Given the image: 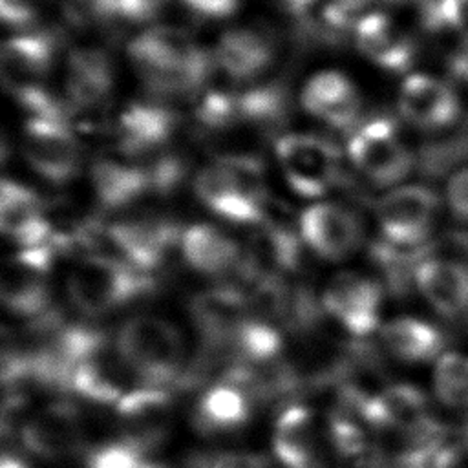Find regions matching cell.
Instances as JSON below:
<instances>
[{
    "mask_svg": "<svg viewBox=\"0 0 468 468\" xmlns=\"http://www.w3.org/2000/svg\"><path fill=\"white\" fill-rule=\"evenodd\" d=\"M128 55L146 86L166 97L196 95L212 77L216 60L188 33L174 26H154L137 35Z\"/></svg>",
    "mask_w": 468,
    "mask_h": 468,
    "instance_id": "1",
    "label": "cell"
},
{
    "mask_svg": "<svg viewBox=\"0 0 468 468\" xmlns=\"http://www.w3.org/2000/svg\"><path fill=\"white\" fill-rule=\"evenodd\" d=\"M115 347L143 384L165 388L186 371L183 335L163 316L146 313L128 318L115 336Z\"/></svg>",
    "mask_w": 468,
    "mask_h": 468,
    "instance_id": "2",
    "label": "cell"
},
{
    "mask_svg": "<svg viewBox=\"0 0 468 468\" xmlns=\"http://www.w3.org/2000/svg\"><path fill=\"white\" fill-rule=\"evenodd\" d=\"M154 287L150 274L133 269L122 260L91 252L82 256L68 274L66 292L73 307L88 316L106 314Z\"/></svg>",
    "mask_w": 468,
    "mask_h": 468,
    "instance_id": "3",
    "label": "cell"
},
{
    "mask_svg": "<svg viewBox=\"0 0 468 468\" xmlns=\"http://www.w3.org/2000/svg\"><path fill=\"white\" fill-rule=\"evenodd\" d=\"M355 168L377 186L402 181L413 168V155L402 143L393 119L378 115L358 124L347 141Z\"/></svg>",
    "mask_w": 468,
    "mask_h": 468,
    "instance_id": "4",
    "label": "cell"
},
{
    "mask_svg": "<svg viewBox=\"0 0 468 468\" xmlns=\"http://www.w3.org/2000/svg\"><path fill=\"white\" fill-rule=\"evenodd\" d=\"M274 152L285 181L298 196H322L340 179L338 148L322 135H280L274 143Z\"/></svg>",
    "mask_w": 468,
    "mask_h": 468,
    "instance_id": "5",
    "label": "cell"
},
{
    "mask_svg": "<svg viewBox=\"0 0 468 468\" xmlns=\"http://www.w3.org/2000/svg\"><path fill=\"white\" fill-rule=\"evenodd\" d=\"M441 210L437 194L422 185H404L386 192L375 208L380 238L399 247H424Z\"/></svg>",
    "mask_w": 468,
    "mask_h": 468,
    "instance_id": "6",
    "label": "cell"
},
{
    "mask_svg": "<svg viewBox=\"0 0 468 468\" xmlns=\"http://www.w3.org/2000/svg\"><path fill=\"white\" fill-rule=\"evenodd\" d=\"M57 249L49 245L20 249L4 261L0 274L2 302L15 316L38 320L46 316L51 302L48 272Z\"/></svg>",
    "mask_w": 468,
    "mask_h": 468,
    "instance_id": "7",
    "label": "cell"
},
{
    "mask_svg": "<svg viewBox=\"0 0 468 468\" xmlns=\"http://www.w3.org/2000/svg\"><path fill=\"white\" fill-rule=\"evenodd\" d=\"M272 448L285 468H340L329 430L307 406L292 404L280 413Z\"/></svg>",
    "mask_w": 468,
    "mask_h": 468,
    "instance_id": "8",
    "label": "cell"
},
{
    "mask_svg": "<svg viewBox=\"0 0 468 468\" xmlns=\"http://www.w3.org/2000/svg\"><path fill=\"white\" fill-rule=\"evenodd\" d=\"M382 298L377 280L355 271H340L324 285L320 303L338 325L364 340L380 325Z\"/></svg>",
    "mask_w": 468,
    "mask_h": 468,
    "instance_id": "9",
    "label": "cell"
},
{
    "mask_svg": "<svg viewBox=\"0 0 468 468\" xmlns=\"http://www.w3.org/2000/svg\"><path fill=\"white\" fill-rule=\"evenodd\" d=\"M22 154L27 165L46 181L64 185L80 166V150L64 121L29 117L22 132Z\"/></svg>",
    "mask_w": 468,
    "mask_h": 468,
    "instance_id": "10",
    "label": "cell"
},
{
    "mask_svg": "<svg viewBox=\"0 0 468 468\" xmlns=\"http://www.w3.org/2000/svg\"><path fill=\"white\" fill-rule=\"evenodd\" d=\"M20 441L29 453L46 461L73 455L84 441L80 410L68 400H55L38 408L22 422Z\"/></svg>",
    "mask_w": 468,
    "mask_h": 468,
    "instance_id": "11",
    "label": "cell"
},
{
    "mask_svg": "<svg viewBox=\"0 0 468 468\" xmlns=\"http://www.w3.org/2000/svg\"><path fill=\"white\" fill-rule=\"evenodd\" d=\"M300 234L313 252L340 261L351 256L364 239L360 218L338 203H314L300 216Z\"/></svg>",
    "mask_w": 468,
    "mask_h": 468,
    "instance_id": "12",
    "label": "cell"
},
{
    "mask_svg": "<svg viewBox=\"0 0 468 468\" xmlns=\"http://www.w3.org/2000/svg\"><path fill=\"white\" fill-rule=\"evenodd\" d=\"M190 320L208 347H227L250 318L249 294L232 285L197 292L190 302Z\"/></svg>",
    "mask_w": 468,
    "mask_h": 468,
    "instance_id": "13",
    "label": "cell"
},
{
    "mask_svg": "<svg viewBox=\"0 0 468 468\" xmlns=\"http://www.w3.org/2000/svg\"><path fill=\"white\" fill-rule=\"evenodd\" d=\"M115 413L122 437L157 450L170 430L174 399L166 388L141 384L115 404Z\"/></svg>",
    "mask_w": 468,
    "mask_h": 468,
    "instance_id": "14",
    "label": "cell"
},
{
    "mask_svg": "<svg viewBox=\"0 0 468 468\" xmlns=\"http://www.w3.org/2000/svg\"><path fill=\"white\" fill-rule=\"evenodd\" d=\"M399 110L413 126L437 132L457 121L461 102L453 88L444 80L424 73H411L400 86Z\"/></svg>",
    "mask_w": 468,
    "mask_h": 468,
    "instance_id": "15",
    "label": "cell"
},
{
    "mask_svg": "<svg viewBox=\"0 0 468 468\" xmlns=\"http://www.w3.org/2000/svg\"><path fill=\"white\" fill-rule=\"evenodd\" d=\"M2 232L20 249H35L53 241V229L44 201L26 185L4 179L0 196Z\"/></svg>",
    "mask_w": 468,
    "mask_h": 468,
    "instance_id": "16",
    "label": "cell"
},
{
    "mask_svg": "<svg viewBox=\"0 0 468 468\" xmlns=\"http://www.w3.org/2000/svg\"><path fill=\"white\" fill-rule=\"evenodd\" d=\"M53 53L55 40L48 33H22L5 40L0 57L2 79L15 99L44 88Z\"/></svg>",
    "mask_w": 468,
    "mask_h": 468,
    "instance_id": "17",
    "label": "cell"
},
{
    "mask_svg": "<svg viewBox=\"0 0 468 468\" xmlns=\"http://www.w3.org/2000/svg\"><path fill=\"white\" fill-rule=\"evenodd\" d=\"M415 289L442 316L468 314V261L450 256H428L415 271Z\"/></svg>",
    "mask_w": 468,
    "mask_h": 468,
    "instance_id": "18",
    "label": "cell"
},
{
    "mask_svg": "<svg viewBox=\"0 0 468 468\" xmlns=\"http://www.w3.org/2000/svg\"><path fill=\"white\" fill-rule=\"evenodd\" d=\"M355 40L369 60L388 71H404L415 57L411 33L382 11L366 13L356 20Z\"/></svg>",
    "mask_w": 468,
    "mask_h": 468,
    "instance_id": "19",
    "label": "cell"
},
{
    "mask_svg": "<svg viewBox=\"0 0 468 468\" xmlns=\"http://www.w3.org/2000/svg\"><path fill=\"white\" fill-rule=\"evenodd\" d=\"M176 130V113L161 104L132 102L117 121L119 148L130 159L159 155Z\"/></svg>",
    "mask_w": 468,
    "mask_h": 468,
    "instance_id": "20",
    "label": "cell"
},
{
    "mask_svg": "<svg viewBox=\"0 0 468 468\" xmlns=\"http://www.w3.org/2000/svg\"><path fill=\"white\" fill-rule=\"evenodd\" d=\"M254 397L238 380L221 377L208 384L194 408V426L205 435L230 433L243 428L252 413Z\"/></svg>",
    "mask_w": 468,
    "mask_h": 468,
    "instance_id": "21",
    "label": "cell"
},
{
    "mask_svg": "<svg viewBox=\"0 0 468 468\" xmlns=\"http://www.w3.org/2000/svg\"><path fill=\"white\" fill-rule=\"evenodd\" d=\"M303 108L336 130H355L360 115V97L353 82L340 71L313 75L302 91Z\"/></svg>",
    "mask_w": 468,
    "mask_h": 468,
    "instance_id": "22",
    "label": "cell"
},
{
    "mask_svg": "<svg viewBox=\"0 0 468 468\" xmlns=\"http://www.w3.org/2000/svg\"><path fill=\"white\" fill-rule=\"evenodd\" d=\"M179 249L185 261L207 276H221L241 265L243 249L221 229L208 223L190 225L181 232Z\"/></svg>",
    "mask_w": 468,
    "mask_h": 468,
    "instance_id": "23",
    "label": "cell"
},
{
    "mask_svg": "<svg viewBox=\"0 0 468 468\" xmlns=\"http://www.w3.org/2000/svg\"><path fill=\"white\" fill-rule=\"evenodd\" d=\"M112 66L104 51L80 48L68 60V106L88 113L101 108L112 91Z\"/></svg>",
    "mask_w": 468,
    "mask_h": 468,
    "instance_id": "24",
    "label": "cell"
},
{
    "mask_svg": "<svg viewBox=\"0 0 468 468\" xmlns=\"http://www.w3.org/2000/svg\"><path fill=\"white\" fill-rule=\"evenodd\" d=\"M274 58V40L271 33L256 27H238L227 31L214 55L216 64L236 80H249L263 73Z\"/></svg>",
    "mask_w": 468,
    "mask_h": 468,
    "instance_id": "25",
    "label": "cell"
},
{
    "mask_svg": "<svg viewBox=\"0 0 468 468\" xmlns=\"http://www.w3.org/2000/svg\"><path fill=\"white\" fill-rule=\"evenodd\" d=\"M380 342L389 355L408 364L437 360L446 344L439 327L415 316H399L386 322L380 327Z\"/></svg>",
    "mask_w": 468,
    "mask_h": 468,
    "instance_id": "26",
    "label": "cell"
},
{
    "mask_svg": "<svg viewBox=\"0 0 468 468\" xmlns=\"http://www.w3.org/2000/svg\"><path fill=\"white\" fill-rule=\"evenodd\" d=\"M91 185L104 210L124 208L146 192H152L146 166L115 159H99L93 163Z\"/></svg>",
    "mask_w": 468,
    "mask_h": 468,
    "instance_id": "27",
    "label": "cell"
},
{
    "mask_svg": "<svg viewBox=\"0 0 468 468\" xmlns=\"http://www.w3.org/2000/svg\"><path fill=\"white\" fill-rule=\"evenodd\" d=\"M84 468H166L157 450L126 437L101 442L88 450Z\"/></svg>",
    "mask_w": 468,
    "mask_h": 468,
    "instance_id": "28",
    "label": "cell"
},
{
    "mask_svg": "<svg viewBox=\"0 0 468 468\" xmlns=\"http://www.w3.org/2000/svg\"><path fill=\"white\" fill-rule=\"evenodd\" d=\"M433 391L446 408L468 413V355L450 351L435 360Z\"/></svg>",
    "mask_w": 468,
    "mask_h": 468,
    "instance_id": "29",
    "label": "cell"
},
{
    "mask_svg": "<svg viewBox=\"0 0 468 468\" xmlns=\"http://www.w3.org/2000/svg\"><path fill=\"white\" fill-rule=\"evenodd\" d=\"M66 20L77 27H91L119 16L117 0H60Z\"/></svg>",
    "mask_w": 468,
    "mask_h": 468,
    "instance_id": "30",
    "label": "cell"
},
{
    "mask_svg": "<svg viewBox=\"0 0 468 468\" xmlns=\"http://www.w3.org/2000/svg\"><path fill=\"white\" fill-rule=\"evenodd\" d=\"M428 29H446L468 44V0H435Z\"/></svg>",
    "mask_w": 468,
    "mask_h": 468,
    "instance_id": "31",
    "label": "cell"
},
{
    "mask_svg": "<svg viewBox=\"0 0 468 468\" xmlns=\"http://www.w3.org/2000/svg\"><path fill=\"white\" fill-rule=\"evenodd\" d=\"M188 468H271V464L267 457L261 453L245 450H227L194 457Z\"/></svg>",
    "mask_w": 468,
    "mask_h": 468,
    "instance_id": "32",
    "label": "cell"
},
{
    "mask_svg": "<svg viewBox=\"0 0 468 468\" xmlns=\"http://www.w3.org/2000/svg\"><path fill=\"white\" fill-rule=\"evenodd\" d=\"M446 203L453 218L468 225V166L457 170L448 179Z\"/></svg>",
    "mask_w": 468,
    "mask_h": 468,
    "instance_id": "33",
    "label": "cell"
},
{
    "mask_svg": "<svg viewBox=\"0 0 468 468\" xmlns=\"http://www.w3.org/2000/svg\"><path fill=\"white\" fill-rule=\"evenodd\" d=\"M183 5L197 18L205 20H219L230 16L239 0H181Z\"/></svg>",
    "mask_w": 468,
    "mask_h": 468,
    "instance_id": "34",
    "label": "cell"
},
{
    "mask_svg": "<svg viewBox=\"0 0 468 468\" xmlns=\"http://www.w3.org/2000/svg\"><path fill=\"white\" fill-rule=\"evenodd\" d=\"M165 0H117L119 16L132 20V22H143L152 18Z\"/></svg>",
    "mask_w": 468,
    "mask_h": 468,
    "instance_id": "35",
    "label": "cell"
},
{
    "mask_svg": "<svg viewBox=\"0 0 468 468\" xmlns=\"http://www.w3.org/2000/svg\"><path fill=\"white\" fill-rule=\"evenodd\" d=\"M0 15L11 26H26L35 18V0H0Z\"/></svg>",
    "mask_w": 468,
    "mask_h": 468,
    "instance_id": "36",
    "label": "cell"
},
{
    "mask_svg": "<svg viewBox=\"0 0 468 468\" xmlns=\"http://www.w3.org/2000/svg\"><path fill=\"white\" fill-rule=\"evenodd\" d=\"M333 4H336L338 7H342L346 13H349L353 18H360V11L366 9L373 0H329Z\"/></svg>",
    "mask_w": 468,
    "mask_h": 468,
    "instance_id": "37",
    "label": "cell"
},
{
    "mask_svg": "<svg viewBox=\"0 0 468 468\" xmlns=\"http://www.w3.org/2000/svg\"><path fill=\"white\" fill-rule=\"evenodd\" d=\"M292 13H298V15H303L314 0H282Z\"/></svg>",
    "mask_w": 468,
    "mask_h": 468,
    "instance_id": "38",
    "label": "cell"
},
{
    "mask_svg": "<svg viewBox=\"0 0 468 468\" xmlns=\"http://www.w3.org/2000/svg\"><path fill=\"white\" fill-rule=\"evenodd\" d=\"M0 468H29V466L20 457L11 455V453H4Z\"/></svg>",
    "mask_w": 468,
    "mask_h": 468,
    "instance_id": "39",
    "label": "cell"
},
{
    "mask_svg": "<svg viewBox=\"0 0 468 468\" xmlns=\"http://www.w3.org/2000/svg\"><path fill=\"white\" fill-rule=\"evenodd\" d=\"M453 68L459 75H463L466 80H468V53L459 57L455 62H453Z\"/></svg>",
    "mask_w": 468,
    "mask_h": 468,
    "instance_id": "40",
    "label": "cell"
}]
</instances>
